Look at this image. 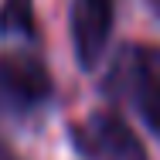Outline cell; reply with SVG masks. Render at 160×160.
Returning a JSON list of instances; mask_svg holds the SVG:
<instances>
[{
  "instance_id": "52a82bcc",
  "label": "cell",
  "mask_w": 160,
  "mask_h": 160,
  "mask_svg": "<svg viewBox=\"0 0 160 160\" xmlns=\"http://www.w3.org/2000/svg\"><path fill=\"white\" fill-rule=\"evenodd\" d=\"M147 3H150V10H153V14L160 17V0H147Z\"/></svg>"
},
{
  "instance_id": "5b68a950",
  "label": "cell",
  "mask_w": 160,
  "mask_h": 160,
  "mask_svg": "<svg viewBox=\"0 0 160 160\" xmlns=\"http://www.w3.org/2000/svg\"><path fill=\"white\" fill-rule=\"evenodd\" d=\"M34 0H0V41H34Z\"/></svg>"
},
{
  "instance_id": "3957f363",
  "label": "cell",
  "mask_w": 160,
  "mask_h": 160,
  "mask_svg": "<svg viewBox=\"0 0 160 160\" xmlns=\"http://www.w3.org/2000/svg\"><path fill=\"white\" fill-rule=\"evenodd\" d=\"M68 143L82 160H150L136 129L116 109H96L68 123Z\"/></svg>"
},
{
  "instance_id": "7a4b0ae2",
  "label": "cell",
  "mask_w": 160,
  "mask_h": 160,
  "mask_svg": "<svg viewBox=\"0 0 160 160\" xmlns=\"http://www.w3.org/2000/svg\"><path fill=\"white\" fill-rule=\"evenodd\" d=\"M55 96L48 65L31 51H0V116L28 119Z\"/></svg>"
},
{
  "instance_id": "8992f818",
  "label": "cell",
  "mask_w": 160,
  "mask_h": 160,
  "mask_svg": "<svg viewBox=\"0 0 160 160\" xmlns=\"http://www.w3.org/2000/svg\"><path fill=\"white\" fill-rule=\"evenodd\" d=\"M0 160H17V157H14V153H10V150H7L3 143H0Z\"/></svg>"
},
{
  "instance_id": "6da1fadb",
  "label": "cell",
  "mask_w": 160,
  "mask_h": 160,
  "mask_svg": "<svg viewBox=\"0 0 160 160\" xmlns=\"http://www.w3.org/2000/svg\"><path fill=\"white\" fill-rule=\"evenodd\" d=\"M102 92L129 106L160 140V44L126 41L109 62Z\"/></svg>"
},
{
  "instance_id": "277c9868",
  "label": "cell",
  "mask_w": 160,
  "mask_h": 160,
  "mask_svg": "<svg viewBox=\"0 0 160 160\" xmlns=\"http://www.w3.org/2000/svg\"><path fill=\"white\" fill-rule=\"evenodd\" d=\"M116 24V0H72L68 34H72V55L82 72H96Z\"/></svg>"
}]
</instances>
